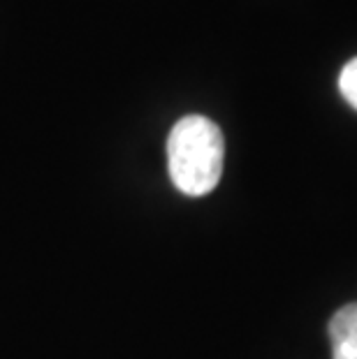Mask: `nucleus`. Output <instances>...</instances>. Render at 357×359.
Segmentation results:
<instances>
[{
	"instance_id": "1",
	"label": "nucleus",
	"mask_w": 357,
	"mask_h": 359,
	"mask_svg": "<svg viewBox=\"0 0 357 359\" xmlns=\"http://www.w3.org/2000/svg\"><path fill=\"white\" fill-rule=\"evenodd\" d=\"M225 140L207 116L191 114L174 123L167 137V167L172 183L188 197L209 195L223 177Z\"/></svg>"
},
{
	"instance_id": "2",
	"label": "nucleus",
	"mask_w": 357,
	"mask_h": 359,
	"mask_svg": "<svg viewBox=\"0 0 357 359\" xmlns=\"http://www.w3.org/2000/svg\"><path fill=\"white\" fill-rule=\"evenodd\" d=\"M332 359H357V302L346 304L330 320Z\"/></svg>"
},
{
	"instance_id": "3",
	"label": "nucleus",
	"mask_w": 357,
	"mask_h": 359,
	"mask_svg": "<svg viewBox=\"0 0 357 359\" xmlns=\"http://www.w3.org/2000/svg\"><path fill=\"white\" fill-rule=\"evenodd\" d=\"M339 90L344 100L357 109V58H351L339 74Z\"/></svg>"
}]
</instances>
